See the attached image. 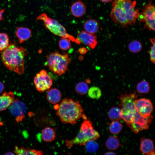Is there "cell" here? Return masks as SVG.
Instances as JSON below:
<instances>
[{
  "label": "cell",
  "instance_id": "obj_1",
  "mask_svg": "<svg viewBox=\"0 0 155 155\" xmlns=\"http://www.w3.org/2000/svg\"><path fill=\"white\" fill-rule=\"evenodd\" d=\"M136 1L115 0L112 3L110 16L113 21L123 27L134 24L140 13L135 7Z\"/></svg>",
  "mask_w": 155,
  "mask_h": 155
},
{
  "label": "cell",
  "instance_id": "obj_2",
  "mask_svg": "<svg viewBox=\"0 0 155 155\" xmlns=\"http://www.w3.org/2000/svg\"><path fill=\"white\" fill-rule=\"evenodd\" d=\"M27 53L24 48L11 44L2 51L1 59L6 68L22 75L24 72V59Z\"/></svg>",
  "mask_w": 155,
  "mask_h": 155
},
{
  "label": "cell",
  "instance_id": "obj_3",
  "mask_svg": "<svg viewBox=\"0 0 155 155\" xmlns=\"http://www.w3.org/2000/svg\"><path fill=\"white\" fill-rule=\"evenodd\" d=\"M56 115L63 123L76 124L85 115L83 108L78 100L65 98L57 109Z\"/></svg>",
  "mask_w": 155,
  "mask_h": 155
},
{
  "label": "cell",
  "instance_id": "obj_4",
  "mask_svg": "<svg viewBox=\"0 0 155 155\" xmlns=\"http://www.w3.org/2000/svg\"><path fill=\"white\" fill-rule=\"evenodd\" d=\"M100 136L98 132L94 129L91 121L87 119H84L77 135L73 139L65 140V142L66 146L70 148L75 145L85 146L88 142L96 140Z\"/></svg>",
  "mask_w": 155,
  "mask_h": 155
},
{
  "label": "cell",
  "instance_id": "obj_5",
  "mask_svg": "<svg viewBox=\"0 0 155 155\" xmlns=\"http://www.w3.org/2000/svg\"><path fill=\"white\" fill-rule=\"evenodd\" d=\"M46 65L55 74L61 76L67 70L71 61L68 54L58 51L50 53L46 56Z\"/></svg>",
  "mask_w": 155,
  "mask_h": 155
},
{
  "label": "cell",
  "instance_id": "obj_6",
  "mask_svg": "<svg viewBox=\"0 0 155 155\" xmlns=\"http://www.w3.org/2000/svg\"><path fill=\"white\" fill-rule=\"evenodd\" d=\"M36 19L42 21L46 28L54 34L75 42L74 37L68 33L64 27L57 20L48 17L44 13L38 16Z\"/></svg>",
  "mask_w": 155,
  "mask_h": 155
},
{
  "label": "cell",
  "instance_id": "obj_7",
  "mask_svg": "<svg viewBox=\"0 0 155 155\" xmlns=\"http://www.w3.org/2000/svg\"><path fill=\"white\" fill-rule=\"evenodd\" d=\"M139 18L140 22L144 23L145 28L155 31V7L151 2L144 6Z\"/></svg>",
  "mask_w": 155,
  "mask_h": 155
},
{
  "label": "cell",
  "instance_id": "obj_8",
  "mask_svg": "<svg viewBox=\"0 0 155 155\" xmlns=\"http://www.w3.org/2000/svg\"><path fill=\"white\" fill-rule=\"evenodd\" d=\"M138 95L135 92L133 93H125L118 97L120 100L119 106L121 107V115L133 114L136 111L135 107V102Z\"/></svg>",
  "mask_w": 155,
  "mask_h": 155
},
{
  "label": "cell",
  "instance_id": "obj_9",
  "mask_svg": "<svg viewBox=\"0 0 155 155\" xmlns=\"http://www.w3.org/2000/svg\"><path fill=\"white\" fill-rule=\"evenodd\" d=\"M153 117L151 115L144 117L136 111L132 121L127 125L133 132L137 133L143 130L148 128L149 124L151 123Z\"/></svg>",
  "mask_w": 155,
  "mask_h": 155
},
{
  "label": "cell",
  "instance_id": "obj_10",
  "mask_svg": "<svg viewBox=\"0 0 155 155\" xmlns=\"http://www.w3.org/2000/svg\"><path fill=\"white\" fill-rule=\"evenodd\" d=\"M36 90L41 92L50 89L53 84V80L45 70H41L37 73L34 79Z\"/></svg>",
  "mask_w": 155,
  "mask_h": 155
},
{
  "label": "cell",
  "instance_id": "obj_11",
  "mask_svg": "<svg viewBox=\"0 0 155 155\" xmlns=\"http://www.w3.org/2000/svg\"><path fill=\"white\" fill-rule=\"evenodd\" d=\"M26 110L25 103L18 99L14 100L9 106L10 112L15 117L17 123L21 122L24 118Z\"/></svg>",
  "mask_w": 155,
  "mask_h": 155
},
{
  "label": "cell",
  "instance_id": "obj_12",
  "mask_svg": "<svg viewBox=\"0 0 155 155\" xmlns=\"http://www.w3.org/2000/svg\"><path fill=\"white\" fill-rule=\"evenodd\" d=\"M135 107L136 111L145 118L150 115L153 110L151 101L145 98L136 99L135 102Z\"/></svg>",
  "mask_w": 155,
  "mask_h": 155
},
{
  "label": "cell",
  "instance_id": "obj_13",
  "mask_svg": "<svg viewBox=\"0 0 155 155\" xmlns=\"http://www.w3.org/2000/svg\"><path fill=\"white\" fill-rule=\"evenodd\" d=\"M75 42L78 44L82 43L93 49L98 44L97 37L94 34L89 33L85 31H82L77 35Z\"/></svg>",
  "mask_w": 155,
  "mask_h": 155
},
{
  "label": "cell",
  "instance_id": "obj_14",
  "mask_svg": "<svg viewBox=\"0 0 155 155\" xmlns=\"http://www.w3.org/2000/svg\"><path fill=\"white\" fill-rule=\"evenodd\" d=\"M140 150L145 154L155 155L153 142L151 139L142 137L140 140Z\"/></svg>",
  "mask_w": 155,
  "mask_h": 155
},
{
  "label": "cell",
  "instance_id": "obj_15",
  "mask_svg": "<svg viewBox=\"0 0 155 155\" xmlns=\"http://www.w3.org/2000/svg\"><path fill=\"white\" fill-rule=\"evenodd\" d=\"M85 4L82 1L78 0L73 3L71 7V11L74 17L80 18L82 16L86 13Z\"/></svg>",
  "mask_w": 155,
  "mask_h": 155
},
{
  "label": "cell",
  "instance_id": "obj_16",
  "mask_svg": "<svg viewBox=\"0 0 155 155\" xmlns=\"http://www.w3.org/2000/svg\"><path fill=\"white\" fill-rule=\"evenodd\" d=\"M14 95L12 92H5L0 96V112L6 110L11 104Z\"/></svg>",
  "mask_w": 155,
  "mask_h": 155
},
{
  "label": "cell",
  "instance_id": "obj_17",
  "mask_svg": "<svg viewBox=\"0 0 155 155\" xmlns=\"http://www.w3.org/2000/svg\"><path fill=\"white\" fill-rule=\"evenodd\" d=\"M62 95V93L59 90L56 88H52L48 90L46 98L49 102L55 104L60 102Z\"/></svg>",
  "mask_w": 155,
  "mask_h": 155
},
{
  "label": "cell",
  "instance_id": "obj_18",
  "mask_svg": "<svg viewBox=\"0 0 155 155\" xmlns=\"http://www.w3.org/2000/svg\"><path fill=\"white\" fill-rule=\"evenodd\" d=\"M32 31L28 28L20 27L17 28L16 34L19 43H22L29 39L32 36Z\"/></svg>",
  "mask_w": 155,
  "mask_h": 155
},
{
  "label": "cell",
  "instance_id": "obj_19",
  "mask_svg": "<svg viewBox=\"0 0 155 155\" xmlns=\"http://www.w3.org/2000/svg\"><path fill=\"white\" fill-rule=\"evenodd\" d=\"M84 27L85 31L89 33L94 34L98 31L99 24L97 21L94 19H88L84 23Z\"/></svg>",
  "mask_w": 155,
  "mask_h": 155
},
{
  "label": "cell",
  "instance_id": "obj_20",
  "mask_svg": "<svg viewBox=\"0 0 155 155\" xmlns=\"http://www.w3.org/2000/svg\"><path fill=\"white\" fill-rule=\"evenodd\" d=\"M13 152L15 154L18 155H41L43 154V152L41 150L25 148L24 147L19 148L16 146H15Z\"/></svg>",
  "mask_w": 155,
  "mask_h": 155
},
{
  "label": "cell",
  "instance_id": "obj_21",
  "mask_svg": "<svg viewBox=\"0 0 155 155\" xmlns=\"http://www.w3.org/2000/svg\"><path fill=\"white\" fill-rule=\"evenodd\" d=\"M41 136L42 139L46 142L53 141L56 137V134L54 129L52 128L47 127L42 131Z\"/></svg>",
  "mask_w": 155,
  "mask_h": 155
},
{
  "label": "cell",
  "instance_id": "obj_22",
  "mask_svg": "<svg viewBox=\"0 0 155 155\" xmlns=\"http://www.w3.org/2000/svg\"><path fill=\"white\" fill-rule=\"evenodd\" d=\"M106 148L110 150H115L120 146L119 141L116 136H111L109 137L105 142Z\"/></svg>",
  "mask_w": 155,
  "mask_h": 155
},
{
  "label": "cell",
  "instance_id": "obj_23",
  "mask_svg": "<svg viewBox=\"0 0 155 155\" xmlns=\"http://www.w3.org/2000/svg\"><path fill=\"white\" fill-rule=\"evenodd\" d=\"M108 116L112 121H119L122 119L121 109L117 107L111 108L108 112Z\"/></svg>",
  "mask_w": 155,
  "mask_h": 155
},
{
  "label": "cell",
  "instance_id": "obj_24",
  "mask_svg": "<svg viewBox=\"0 0 155 155\" xmlns=\"http://www.w3.org/2000/svg\"><path fill=\"white\" fill-rule=\"evenodd\" d=\"M136 89L137 92L140 93H148L150 90L149 84L146 80H143L137 84Z\"/></svg>",
  "mask_w": 155,
  "mask_h": 155
},
{
  "label": "cell",
  "instance_id": "obj_25",
  "mask_svg": "<svg viewBox=\"0 0 155 155\" xmlns=\"http://www.w3.org/2000/svg\"><path fill=\"white\" fill-rule=\"evenodd\" d=\"M142 44L140 41L134 40L128 44V48L129 51L133 53H137L142 49Z\"/></svg>",
  "mask_w": 155,
  "mask_h": 155
},
{
  "label": "cell",
  "instance_id": "obj_26",
  "mask_svg": "<svg viewBox=\"0 0 155 155\" xmlns=\"http://www.w3.org/2000/svg\"><path fill=\"white\" fill-rule=\"evenodd\" d=\"M109 125V131L113 134L119 133L122 129V125L118 121H113Z\"/></svg>",
  "mask_w": 155,
  "mask_h": 155
},
{
  "label": "cell",
  "instance_id": "obj_27",
  "mask_svg": "<svg viewBox=\"0 0 155 155\" xmlns=\"http://www.w3.org/2000/svg\"><path fill=\"white\" fill-rule=\"evenodd\" d=\"M89 96L93 99H99L102 95V92L100 89L98 87L92 86L89 89L88 91Z\"/></svg>",
  "mask_w": 155,
  "mask_h": 155
},
{
  "label": "cell",
  "instance_id": "obj_28",
  "mask_svg": "<svg viewBox=\"0 0 155 155\" xmlns=\"http://www.w3.org/2000/svg\"><path fill=\"white\" fill-rule=\"evenodd\" d=\"M89 87L86 83L81 82L78 83L75 87V90L77 93L81 95H84L88 92Z\"/></svg>",
  "mask_w": 155,
  "mask_h": 155
},
{
  "label": "cell",
  "instance_id": "obj_29",
  "mask_svg": "<svg viewBox=\"0 0 155 155\" xmlns=\"http://www.w3.org/2000/svg\"><path fill=\"white\" fill-rule=\"evenodd\" d=\"M9 45V39L8 35L4 33H0V51H2Z\"/></svg>",
  "mask_w": 155,
  "mask_h": 155
},
{
  "label": "cell",
  "instance_id": "obj_30",
  "mask_svg": "<svg viewBox=\"0 0 155 155\" xmlns=\"http://www.w3.org/2000/svg\"><path fill=\"white\" fill-rule=\"evenodd\" d=\"M71 41L68 38L61 37L59 41V45L60 49L64 51L69 49L71 47Z\"/></svg>",
  "mask_w": 155,
  "mask_h": 155
},
{
  "label": "cell",
  "instance_id": "obj_31",
  "mask_svg": "<svg viewBox=\"0 0 155 155\" xmlns=\"http://www.w3.org/2000/svg\"><path fill=\"white\" fill-rule=\"evenodd\" d=\"M95 140H91L88 142L86 144L87 150L90 153L96 152L99 148V145Z\"/></svg>",
  "mask_w": 155,
  "mask_h": 155
},
{
  "label": "cell",
  "instance_id": "obj_32",
  "mask_svg": "<svg viewBox=\"0 0 155 155\" xmlns=\"http://www.w3.org/2000/svg\"><path fill=\"white\" fill-rule=\"evenodd\" d=\"M150 40L152 43V45L150 48V49L148 51V53L150 55V61L153 63H155V39L154 38H151Z\"/></svg>",
  "mask_w": 155,
  "mask_h": 155
},
{
  "label": "cell",
  "instance_id": "obj_33",
  "mask_svg": "<svg viewBox=\"0 0 155 155\" xmlns=\"http://www.w3.org/2000/svg\"><path fill=\"white\" fill-rule=\"evenodd\" d=\"M79 53L82 55H84L86 54L88 50L85 47H82L79 49Z\"/></svg>",
  "mask_w": 155,
  "mask_h": 155
},
{
  "label": "cell",
  "instance_id": "obj_34",
  "mask_svg": "<svg viewBox=\"0 0 155 155\" xmlns=\"http://www.w3.org/2000/svg\"><path fill=\"white\" fill-rule=\"evenodd\" d=\"M4 89V85L3 84L0 82V93H1L3 91Z\"/></svg>",
  "mask_w": 155,
  "mask_h": 155
},
{
  "label": "cell",
  "instance_id": "obj_35",
  "mask_svg": "<svg viewBox=\"0 0 155 155\" xmlns=\"http://www.w3.org/2000/svg\"><path fill=\"white\" fill-rule=\"evenodd\" d=\"M4 11V9H0V22L3 20V13Z\"/></svg>",
  "mask_w": 155,
  "mask_h": 155
},
{
  "label": "cell",
  "instance_id": "obj_36",
  "mask_svg": "<svg viewBox=\"0 0 155 155\" xmlns=\"http://www.w3.org/2000/svg\"><path fill=\"white\" fill-rule=\"evenodd\" d=\"M104 155H115V154L114 152H106L104 154Z\"/></svg>",
  "mask_w": 155,
  "mask_h": 155
},
{
  "label": "cell",
  "instance_id": "obj_37",
  "mask_svg": "<svg viewBox=\"0 0 155 155\" xmlns=\"http://www.w3.org/2000/svg\"><path fill=\"white\" fill-rule=\"evenodd\" d=\"M101 1L104 3H108L110 2L112 0H100Z\"/></svg>",
  "mask_w": 155,
  "mask_h": 155
},
{
  "label": "cell",
  "instance_id": "obj_38",
  "mask_svg": "<svg viewBox=\"0 0 155 155\" xmlns=\"http://www.w3.org/2000/svg\"><path fill=\"white\" fill-rule=\"evenodd\" d=\"M15 154V153H13L11 152H7L5 154V155H14Z\"/></svg>",
  "mask_w": 155,
  "mask_h": 155
}]
</instances>
